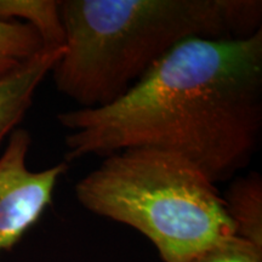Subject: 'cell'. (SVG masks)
<instances>
[{
    "instance_id": "1",
    "label": "cell",
    "mask_w": 262,
    "mask_h": 262,
    "mask_svg": "<svg viewBox=\"0 0 262 262\" xmlns=\"http://www.w3.org/2000/svg\"><path fill=\"white\" fill-rule=\"evenodd\" d=\"M66 163L150 147L183 157L212 182L231 180L262 136V29L244 39H189L125 95L62 112Z\"/></svg>"
},
{
    "instance_id": "2",
    "label": "cell",
    "mask_w": 262,
    "mask_h": 262,
    "mask_svg": "<svg viewBox=\"0 0 262 262\" xmlns=\"http://www.w3.org/2000/svg\"><path fill=\"white\" fill-rule=\"evenodd\" d=\"M64 52L55 85L79 108L113 103L189 39H244L262 29L260 0H63Z\"/></svg>"
},
{
    "instance_id": "3",
    "label": "cell",
    "mask_w": 262,
    "mask_h": 262,
    "mask_svg": "<svg viewBox=\"0 0 262 262\" xmlns=\"http://www.w3.org/2000/svg\"><path fill=\"white\" fill-rule=\"evenodd\" d=\"M104 158L77 182V201L145 235L163 262H183L235 235L216 185L183 157L137 147Z\"/></svg>"
},
{
    "instance_id": "4",
    "label": "cell",
    "mask_w": 262,
    "mask_h": 262,
    "mask_svg": "<svg viewBox=\"0 0 262 262\" xmlns=\"http://www.w3.org/2000/svg\"><path fill=\"white\" fill-rule=\"evenodd\" d=\"M31 142L27 130L16 129L0 157V253L14 248L37 224L68 170L64 160L40 171L29 169Z\"/></svg>"
},
{
    "instance_id": "5",
    "label": "cell",
    "mask_w": 262,
    "mask_h": 262,
    "mask_svg": "<svg viewBox=\"0 0 262 262\" xmlns=\"http://www.w3.org/2000/svg\"><path fill=\"white\" fill-rule=\"evenodd\" d=\"M63 52L64 47L44 48L24 67L0 79V143L24 119L38 88Z\"/></svg>"
},
{
    "instance_id": "6",
    "label": "cell",
    "mask_w": 262,
    "mask_h": 262,
    "mask_svg": "<svg viewBox=\"0 0 262 262\" xmlns=\"http://www.w3.org/2000/svg\"><path fill=\"white\" fill-rule=\"evenodd\" d=\"M226 214L234 234L262 249V178L256 171L239 176L224 195Z\"/></svg>"
},
{
    "instance_id": "7",
    "label": "cell",
    "mask_w": 262,
    "mask_h": 262,
    "mask_svg": "<svg viewBox=\"0 0 262 262\" xmlns=\"http://www.w3.org/2000/svg\"><path fill=\"white\" fill-rule=\"evenodd\" d=\"M24 19L35 29L44 48L64 47L66 34L56 0H0V21Z\"/></svg>"
},
{
    "instance_id": "8",
    "label": "cell",
    "mask_w": 262,
    "mask_h": 262,
    "mask_svg": "<svg viewBox=\"0 0 262 262\" xmlns=\"http://www.w3.org/2000/svg\"><path fill=\"white\" fill-rule=\"evenodd\" d=\"M42 49L35 29L19 21H0V79L24 67Z\"/></svg>"
},
{
    "instance_id": "9",
    "label": "cell",
    "mask_w": 262,
    "mask_h": 262,
    "mask_svg": "<svg viewBox=\"0 0 262 262\" xmlns=\"http://www.w3.org/2000/svg\"><path fill=\"white\" fill-rule=\"evenodd\" d=\"M183 262H262V249L233 235Z\"/></svg>"
}]
</instances>
